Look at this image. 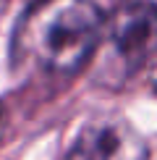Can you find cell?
Instances as JSON below:
<instances>
[{
    "instance_id": "1",
    "label": "cell",
    "mask_w": 157,
    "mask_h": 160,
    "mask_svg": "<svg viewBox=\"0 0 157 160\" xmlns=\"http://www.w3.org/2000/svg\"><path fill=\"white\" fill-rule=\"evenodd\" d=\"M102 37V11L92 0H37L16 26L13 55L39 74L74 76Z\"/></svg>"
},
{
    "instance_id": "2",
    "label": "cell",
    "mask_w": 157,
    "mask_h": 160,
    "mask_svg": "<svg viewBox=\"0 0 157 160\" xmlns=\"http://www.w3.org/2000/svg\"><path fill=\"white\" fill-rule=\"evenodd\" d=\"M157 52V5L149 0L126 3L113 16L105 34L107 71L128 79Z\"/></svg>"
},
{
    "instance_id": "3",
    "label": "cell",
    "mask_w": 157,
    "mask_h": 160,
    "mask_svg": "<svg viewBox=\"0 0 157 160\" xmlns=\"http://www.w3.org/2000/svg\"><path fill=\"white\" fill-rule=\"evenodd\" d=\"M65 160H149V150L126 118H97L81 129Z\"/></svg>"
},
{
    "instance_id": "4",
    "label": "cell",
    "mask_w": 157,
    "mask_h": 160,
    "mask_svg": "<svg viewBox=\"0 0 157 160\" xmlns=\"http://www.w3.org/2000/svg\"><path fill=\"white\" fill-rule=\"evenodd\" d=\"M3 123H5V118H3V108H0V137H3Z\"/></svg>"
}]
</instances>
